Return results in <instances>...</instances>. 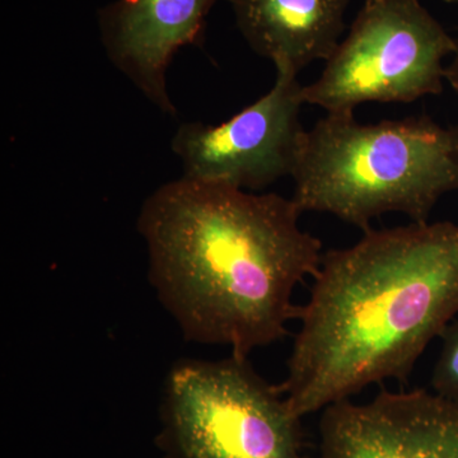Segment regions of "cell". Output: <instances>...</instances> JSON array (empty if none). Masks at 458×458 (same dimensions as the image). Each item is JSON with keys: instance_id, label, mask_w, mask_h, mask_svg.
I'll return each mask as SVG.
<instances>
[{"instance_id": "6da1fadb", "label": "cell", "mask_w": 458, "mask_h": 458, "mask_svg": "<svg viewBox=\"0 0 458 458\" xmlns=\"http://www.w3.org/2000/svg\"><path fill=\"white\" fill-rule=\"evenodd\" d=\"M301 214L293 199L186 177L148 197L138 216L148 278L186 340L247 358L288 334L295 288L324 258Z\"/></svg>"}, {"instance_id": "8992f818", "label": "cell", "mask_w": 458, "mask_h": 458, "mask_svg": "<svg viewBox=\"0 0 458 458\" xmlns=\"http://www.w3.org/2000/svg\"><path fill=\"white\" fill-rule=\"evenodd\" d=\"M276 69L273 89L219 125L186 123L171 141L186 179L258 191L292 176L304 129L303 86Z\"/></svg>"}, {"instance_id": "ba28073f", "label": "cell", "mask_w": 458, "mask_h": 458, "mask_svg": "<svg viewBox=\"0 0 458 458\" xmlns=\"http://www.w3.org/2000/svg\"><path fill=\"white\" fill-rule=\"evenodd\" d=\"M216 0H114L98 12L101 40L110 62L148 101L174 116L167 71L177 51L200 47Z\"/></svg>"}, {"instance_id": "7c38bea8", "label": "cell", "mask_w": 458, "mask_h": 458, "mask_svg": "<svg viewBox=\"0 0 458 458\" xmlns=\"http://www.w3.org/2000/svg\"><path fill=\"white\" fill-rule=\"evenodd\" d=\"M447 3H458V0H445Z\"/></svg>"}, {"instance_id": "30bf717a", "label": "cell", "mask_w": 458, "mask_h": 458, "mask_svg": "<svg viewBox=\"0 0 458 458\" xmlns=\"http://www.w3.org/2000/svg\"><path fill=\"white\" fill-rule=\"evenodd\" d=\"M442 349L434 367L433 393L458 401V316L442 333Z\"/></svg>"}, {"instance_id": "4fadbf2b", "label": "cell", "mask_w": 458, "mask_h": 458, "mask_svg": "<svg viewBox=\"0 0 458 458\" xmlns=\"http://www.w3.org/2000/svg\"><path fill=\"white\" fill-rule=\"evenodd\" d=\"M364 2H375V0H364Z\"/></svg>"}, {"instance_id": "5b68a950", "label": "cell", "mask_w": 458, "mask_h": 458, "mask_svg": "<svg viewBox=\"0 0 458 458\" xmlns=\"http://www.w3.org/2000/svg\"><path fill=\"white\" fill-rule=\"evenodd\" d=\"M456 40L419 0L364 2L315 82L303 87L304 104L327 114H354L367 102L409 104L439 95L445 57Z\"/></svg>"}, {"instance_id": "9c48e42d", "label": "cell", "mask_w": 458, "mask_h": 458, "mask_svg": "<svg viewBox=\"0 0 458 458\" xmlns=\"http://www.w3.org/2000/svg\"><path fill=\"white\" fill-rule=\"evenodd\" d=\"M349 0H232L241 35L276 69L297 74L333 55Z\"/></svg>"}, {"instance_id": "52a82bcc", "label": "cell", "mask_w": 458, "mask_h": 458, "mask_svg": "<svg viewBox=\"0 0 458 458\" xmlns=\"http://www.w3.org/2000/svg\"><path fill=\"white\" fill-rule=\"evenodd\" d=\"M318 458H458V401L382 390L322 410Z\"/></svg>"}, {"instance_id": "7a4b0ae2", "label": "cell", "mask_w": 458, "mask_h": 458, "mask_svg": "<svg viewBox=\"0 0 458 458\" xmlns=\"http://www.w3.org/2000/svg\"><path fill=\"white\" fill-rule=\"evenodd\" d=\"M279 386L297 417L410 373L458 316V225L369 229L324 255Z\"/></svg>"}, {"instance_id": "277c9868", "label": "cell", "mask_w": 458, "mask_h": 458, "mask_svg": "<svg viewBox=\"0 0 458 458\" xmlns=\"http://www.w3.org/2000/svg\"><path fill=\"white\" fill-rule=\"evenodd\" d=\"M302 418L247 358L180 360L165 379L168 458H306Z\"/></svg>"}, {"instance_id": "3957f363", "label": "cell", "mask_w": 458, "mask_h": 458, "mask_svg": "<svg viewBox=\"0 0 458 458\" xmlns=\"http://www.w3.org/2000/svg\"><path fill=\"white\" fill-rule=\"evenodd\" d=\"M292 177L302 213L331 214L363 232L387 213L428 222L441 198L458 191V125L327 114L304 131Z\"/></svg>"}, {"instance_id": "8fae6325", "label": "cell", "mask_w": 458, "mask_h": 458, "mask_svg": "<svg viewBox=\"0 0 458 458\" xmlns=\"http://www.w3.org/2000/svg\"><path fill=\"white\" fill-rule=\"evenodd\" d=\"M445 81L458 93V38L456 40V51L452 55V62L445 68Z\"/></svg>"}]
</instances>
